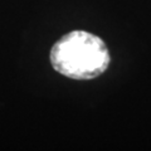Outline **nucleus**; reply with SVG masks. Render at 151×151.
<instances>
[{
    "label": "nucleus",
    "instance_id": "f257e3e1",
    "mask_svg": "<svg viewBox=\"0 0 151 151\" xmlns=\"http://www.w3.org/2000/svg\"><path fill=\"white\" fill-rule=\"evenodd\" d=\"M49 59L52 67L59 74L87 81L106 72L111 55L100 37L86 30H73L55 42Z\"/></svg>",
    "mask_w": 151,
    "mask_h": 151
}]
</instances>
